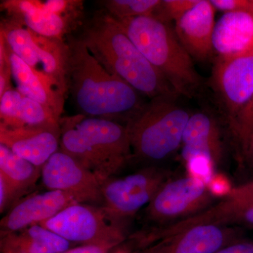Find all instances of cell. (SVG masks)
Here are the masks:
<instances>
[{
	"label": "cell",
	"mask_w": 253,
	"mask_h": 253,
	"mask_svg": "<svg viewBox=\"0 0 253 253\" xmlns=\"http://www.w3.org/2000/svg\"><path fill=\"white\" fill-rule=\"evenodd\" d=\"M215 253H253V243L241 241L226 246Z\"/></svg>",
	"instance_id": "cell-33"
},
{
	"label": "cell",
	"mask_w": 253,
	"mask_h": 253,
	"mask_svg": "<svg viewBox=\"0 0 253 253\" xmlns=\"http://www.w3.org/2000/svg\"><path fill=\"white\" fill-rule=\"evenodd\" d=\"M69 249V241L40 224L0 238L1 253H61Z\"/></svg>",
	"instance_id": "cell-19"
},
{
	"label": "cell",
	"mask_w": 253,
	"mask_h": 253,
	"mask_svg": "<svg viewBox=\"0 0 253 253\" xmlns=\"http://www.w3.org/2000/svg\"><path fill=\"white\" fill-rule=\"evenodd\" d=\"M171 176L166 168L151 165L128 175L110 178L101 184V207L115 222L127 227Z\"/></svg>",
	"instance_id": "cell-7"
},
{
	"label": "cell",
	"mask_w": 253,
	"mask_h": 253,
	"mask_svg": "<svg viewBox=\"0 0 253 253\" xmlns=\"http://www.w3.org/2000/svg\"><path fill=\"white\" fill-rule=\"evenodd\" d=\"M60 126V151L94 174L101 184L133 159L126 125L79 113L61 118Z\"/></svg>",
	"instance_id": "cell-3"
},
{
	"label": "cell",
	"mask_w": 253,
	"mask_h": 253,
	"mask_svg": "<svg viewBox=\"0 0 253 253\" xmlns=\"http://www.w3.org/2000/svg\"><path fill=\"white\" fill-rule=\"evenodd\" d=\"M61 134L60 123L16 128L0 126V144L42 168L59 151Z\"/></svg>",
	"instance_id": "cell-11"
},
{
	"label": "cell",
	"mask_w": 253,
	"mask_h": 253,
	"mask_svg": "<svg viewBox=\"0 0 253 253\" xmlns=\"http://www.w3.org/2000/svg\"><path fill=\"white\" fill-rule=\"evenodd\" d=\"M116 21L178 96H196L202 87L203 78L195 68L194 60L178 40L172 24L153 16Z\"/></svg>",
	"instance_id": "cell-4"
},
{
	"label": "cell",
	"mask_w": 253,
	"mask_h": 253,
	"mask_svg": "<svg viewBox=\"0 0 253 253\" xmlns=\"http://www.w3.org/2000/svg\"><path fill=\"white\" fill-rule=\"evenodd\" d=\"M134 248L130 241H128L126 242L123 243L121 246H118L113 250V252L111 253H133L134 252Z\"/></svg>",
	"instance_id": "cell-35"
},
{
	"label": "cell",
	"mask_w": 253,
	"mask_h": 253,
	"mask_svg": "<svg viewBox=\"0 0 253 253\" xmlns=\"http://www.w3.org/2000/svg\"><path fill=\"white\" fill-rule=\"evenodd\" d=\"M212 82L230 123L253 97V56H217Z\"/></svg>",
	"instance_id": "cell-10"
},
{
	"label": "cell",
	"mask_w": 253,
	"mask_h": 253,
	"mask_svg": "<svg viewBox=\"0 0 253 253\" xmlns=\"http://www.w3.org/2000/svg\"><path fill=\"white\" fill-rule=\"evenodd\" d=\"M207 186L208 189L214 197L221 196H224V198L226 197L232 189L229 186V181L226 180L225 178L215 176L214 174L208 182Z\"/></svg>",
	"instance_id": "cell-31"
},
{
	"label": "cell",
	"mask_w": 253,
	"mask_h": 253,
	"mask_svg": "<svg viewBox=\"0 0 253 253\" xmlns=\"http://www.w3.org/2000/svg\"><path fill=\"white\" fill-rule=\"evenodd\" d=\"M224 198L234 201H253V181L232 188L229 194Z\"/></svg>",
	"instance_id": "cell-30"
},
{
	"label": "cell",
	"mask_w": 253,
	"mask_h": 253,
	"mask_svg": "<svg viewBox=\"0 0 253 253\" xmlns=\"http://www.w3.org/2000/svg\"><path fill=\"white\" fill-rule=\"evenodd\" d=\"M0 37L15 55L40 71L38 46L33 32L12 18H3L0 24Z\"/></svg>",
	"instance_id": "cell-22"
},
{
	"label": "cell",
	"mask_w": 253,
	"mask_h": 253,
	"mask_svg": "<svg viewBox=\"0 0 253 253\" xmlns=\"http://www.w3.org/2000/svg\"><path fill=\"white\" fill-rule=\"evenodd\" d=\"M11 77L12 74L7 49L4 39L0 37V96L5 91L11 89L10 83Z\"/></svg>",
	"instance_id": "cell-27"
},
{
	"label": "cell",
	"mask_w": 253,
	"mask_h": 253,
	"mask_svg": "<svg viewBox=\"0 0 253 253\" xmlns=\"http://www.w3.org/2000/svg\"><path fill=\"white\" fill-rule=\"evenodd\" d=\"M105 11L116 20L153 16L161 0H105Z\"/></svg>",
	"instance_id": "cell-24"
},
{
	"label": "cell",
	"mask_w": 253,
	"mask_h": 253,
	"mask_svg": "<svg viewBox=\"0 0 253 253\" xmlns=\"http://www.w3.org/2000/svg\"><path fill=\"white\" fill-rule=\"evenodd\" d=\"M68 91L80 114L126 125L142 109V95L108 71L80 37H68Z\"/></svg>",
	"instance_id": "cell-1"
},
{
	"label": "cell",
	"mask_w": 253,
	"mask_h": 253,
	"mask_svg": "<svg viewBox=\"0 0 253 253\" xmlns=\"http://www.w3.org/2000/svg\"><path fill=\"white\" fill-rule=\"evenodd\" d=\"M214 196L204 181L189 175L168 179L144 210V218L157 227L174 224L204 212Z\"/></svg>",
	"instance_id": "cell-8"
},
{
	"label": "cell",
	"mask_w": 253,
	"mask_h": 253,
	"mask_svg": "<svg viewBox=\"0 0 253 253\" xmlns=\"http://www.w3.org/2000/svg\"><path fill=\"white\" fill-rule=\"evenodd\" d=\"M229 125L233 134L242 149L253 130V97Z\"/></svg>",
	"instance_id": "cell-26"
},
{
	"label": "cell",
	"mask_w": 253,
	"mask_h": 253,
	"mask_svg": "<svg viewBox=\"0 0 253 253\" xmlns=\"http://www.w3.org/2000/svg\"><path fill=\"white\" fill-rule=\"evenodd\" d=\"M115 248L107 246H98V245H83L79 247L69 249L61 253H109Z\"/></svg>",
	"instance_id": "cell-32"
},
{
	"label": "cell",
	"mask_w": 253,
	"mask_h": 253,
	"mask_svg": "<svg viewBox=\"0 0 253 253\" xmlns=\"http://www.w3.org/2000/svg\"><path fill=\"white\" fill-rule=\"evenodd\" d=\"M236 232L226 226L201 224L165 238L136 253H215L234 244Z\"/></svg>",
	"instance_id": "cell-13"
},
{
	"label": "cell",
	"mask_w": 253,
	"mask_h": 253,
	"mask_svg": "<svg viewBox=\"0 0 253 253\" xmlns=\"http://www.w3.org/2000/svg\"><path fill=\"white\" fill-rule=\"evenodd\" d=\"M80 38L110 73L129 83L150 99L178 95L167 80L148 61L119 23L106 11L94 15Z\"/></svg>",
	"instance_id": "cell-2"
},
{
	"label": "cell",
	"mask_w": 253,
	"mask_h": 253,
	"mask_svg": "<svg viewBox=\"0 0 253 253\" xmlns=\"http://www.w3.org/2000/svg\"><path fill=\"white\" fill-rule=\"evenodd\" d=\"M79 204L71 195L60 191H49L30 195L10 208L0 221L1 235L41 224L54 217L65 208Z\"/></svg>",
	"instance_id": "cell-12"
},
{
	"label": "cell",
	"mask_w": 253,
	"mask_h": 253,
	"mask_svg": "<svg viewBox=\"0 0 253 253\" xmlns=\"http://www.w3.org/2000/svg\"><path fill=\"white\" fill-rule=\"evenodd\" d=\"M241 151L245 161L249 165V167L253 169V130L248 138L246 144L241 149Z\"/></svg>",
	"instance_id": "cell-34"
},
{
	"label": "cell",
	"mask_w": 253,
	"mask_h": 253,
	"mask_svg": "<svg viewBox=\"0 0 253 253\" xmlns=\"http://www.w3.org/2000/svg\"><path fill=\"white\" fill-rule=\"evenodd\" d=\"M214 12L215 8L211 1L200 0L174 23L176 37L193 60L206 61L214 53L212 42L216 23Z\"/></svg>",
	"instance_id": "cell-14"
},
{
	"label": "cell",
	"mask_w": 253,
	"mask_h": 253,
	"mask_svg": "<svg viewBox=\"0 0 253 253\" xmlns=\"http://www.w3.org/2000/svg\"><path fill=\"white\" fill-rule=\"evenodd\" d=\"M181 145V156L186 163L194 158L204 157L217 167L224 158L220 129L215 120L208 113L191 114L184 129Z\"/></svg>",
	"instance_id": "cell-17"
},
{
	"label": "cell",
	"mask_w": 253,
	"mask_h": 253,
	"mask_svg": "<svg viewBox=\"0 0 253 253\" xmlns=\"http://www.w3.org/2000/svg\"><path fill=\"white\" fill-rule=\"evenodd\" d=\"M175 96L150 99L126 125L133 158L155 165L167 159L182 144L191 114L176 104Z\"/></svg>",
	"instance_id": "cell-5"
},
{
	"label": "cell",
	"mask_w": 253,
	"mask_h": 253,
	"mask_svg": "<svg viewBox=\"0 0 253 253\" xmlns=\"http://www.w3.org/2000/svg\"><path fill=\"white\" fill-rule=\"evenodd\" d=\"M211 217L217 225L243 224L253 227V201H234L223 198L211 208Z\"/></svg>",
	"instance_id": "cell-23"
},
{
	"label": "cell",
	"mask_w": 253,
	"mask_h": 253,
	"mask_svg": "<svg viewBox=\"0 0 253 253\" xmlns=\"http://www.w3.org/2000/svg\"><path fill=\"white\" fill-rule=\"evenodd\" d=\"M6 46L11 74L17 85L16 89L23 96L46 106L61 120L64 107L65 95L67 91L45 73L32 68Z\"/></svg>",
	"instance_id": "cell-16"
},
{
	"label": "cell",
	"mask_w": 253,
	"mask_h": 253,
	"mask_svg": "<svg viewBox=\"0 0 253 253\" xmlns=\"http://www.w3.org/2000/svg\"><path fill=\"white\" fill-rule=\"evenodd\" d=\"M41 178L43 185L49 191L66 193L79 204L102 206L101 183L99 179L60 150L42 166Z\"/></svg>",
	"instance_id": "cell-9"
},
{
	"label": "cell",
	"mask_w": 253,
	"mask_h": 253,
	"mask_svg": "<svg viewBox=\"0 0 253 253\" xmlns=\"http://www.w3.org/2000/svg\"><path fill=\"white\" fill-rule=\"evenodd\" d=\"M38 46L41 71L68 91V68L69 48L67 41L40 36L33 32Z\"/></svg>",
	"instance_id": "cell-20"
},
{
	"label": "cell",
	"mask_w": 253,
	"mask_h": 253,
	"mask_svg": "<svg viewBox=\"0 0 253 253\" xmlns=\"http://www.w3.org/2000/svg\"><path fill=\"white\" fill-rule=\"evenodd\" d=\"M1 9L12 18L40 36L65 40L77 27L81 18L55 14L43 8L38 0H4Z\"/></svg>",
	"instance_id": "cell-15"
},
{
	"label": "cell",
	"mask_w": 253,
	"mask_h": 253,
	"mask_svg": "<svg viewBox=\"0 0 253 253\" xmlns=\"http://www.w3.org/2000/svg\"><path fill=\"white\" fill-rule=\"evenodd\" d=\"M212 42L220 57L253 56V13H224L215 23Z\"/></svg>",
	"instance_id": "cell-18"
},
{
	"label": "cell",
	"mask_w": 253,
	"mask_h": 253,
	"mask_svg": "<svg viewBox=\"0 0 253 253\" xmlns=\"http://www.w3.org/2000/svg\"><path fill=\"white\" fill-rule=\"evenodd\" d=\"M215 9L224 12L253 13V0H210Z\"/></svg>",
	"instance_id": "cell-28"
},
{
	"label": "cell",
	"mask_w": 253,
	"mask_h": 253,
	"mask_svg": "<svg viewBox=\"0 0 253 253\" xmlns=\"http://www.w3.org/2000/svg\"><path fill=\"white\" fill-rule=\"evenodd\" d=\"M0 174L4 176L18 194L32 189L41 178L42 168L14 154L0 144Z\"/></svg>",
	"instance_id": "cell-21"
},
{
	"label": "cell",
	"mask_w": 253,
	"mask_h": 253,
	"mask_svg": "<svg viewBox=\"0 0 253 253\" xmlns=\"http://www.w3.org/2000/svg\"><path fill=\"white\" fill-rule=\"evenodd\" d=\"M200 0H161L153 16L172 24L194 8Z\"/></svg>",
	"instance_id": "cell-25"
},
{
	"label": "cell",
	"mask_w": 253,
	"mask_h": 253,
	"mask_svg": "<svg viewBox=\"0 0 253 253\" xmlns=\"http://www.w3.org/2000/svg\"><path fill=\"white\" fill-rule=\"evenodd\" d=\"M19 196L9 181L5 179L2 174H0V212L2 214L6 210L14 206L15 201Z\"/></svg>",
	"instance_id": "cell-29"
},
{
	"label": "cell",
	"mask_w": 253,
	"mask_h": 253,
	"mask_svg": "<svg viewBox=\"0 0 253 253\" xmlns=\"http://www.w3.org/2000/svg\"><path fill=\"white\" fill-rule=\"evenodd\" d=\"M40 225L69 242L116 248L128 239L127 229L109 217L100 206L76 204Z\"/></svg>",
	"instance_id": "cell-6"
}]
</instances>
